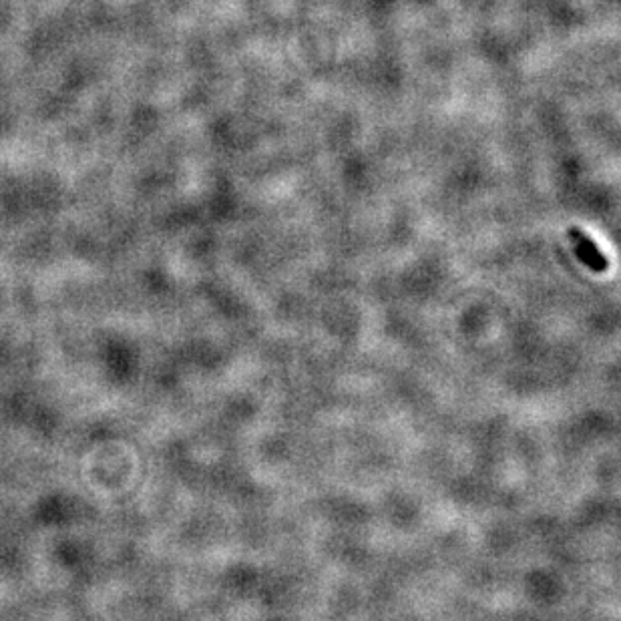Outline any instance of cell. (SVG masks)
<instances>
[{"label":"cell","instance_id":"obj_1","mask_svg":"<svg viewBox=\"0 0 621 621\" xmlns=\"http://www.w3.org/2000/svg\"><path fill=\"white\" fill-rule=\"evenodd\" d=\"M573 248H575V256L577 260L589 268L595 274H605L609 270V260L605 258V254L597 248V244L579 228H571L567 232Z\"/></svg>","mask_w":621,"mask_h":621}]
</instances>
